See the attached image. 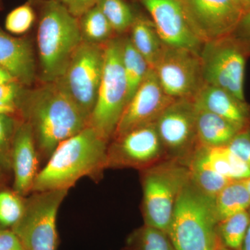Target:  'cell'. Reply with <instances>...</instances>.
<instances>
[{
  "instance_id": "35",
  "label": "cell",
  "mask_w": 250,
  "mask_h": 250,
  "mask_svg": "<svg viewBox=\"0 0 250 250\" xmlns=\"http://www.w3.org/2000/svg\"><path fill=\"white\" fill-rule=\"evenodd\" d=\"M100 0H61L69 12L79 18L88 10L91 9L98 4Z\"/></svg>"
},
{
  "instance_id": "30",
  "label": "cell",
  "mask_w": 250,
  "mask_h": 250,
  "mask_svg": "<svg viewBox=\"0 0 250 250\" xmlns=\"http://www.w3.org/2000/svg\"><path fill=\"white\" fill-rule=\"evenodd\" d=\"M190 172V181L202 192L212 198L232 181L214 171L195 164H187Z\"/></svg>"
},
{
  "instance_id": "25",
  "label": "cell",
  "mask_w": 250,
  "mask_h": 250,
  "mask_svg": "<svg viewBox=\"0 0 250 250\" xmlns=\"http://www.w3.org/2000/svg\"><path fill=\"white\" fill-rule=\"evenodd\" d=\"M250 223V210L240 212L219 222L217 232L222 245L231 250H241Z\"/></svg>"
},
{
  "instance_id": "4",
  "label": "cell",
  "mask_w": 250,
  "mask_h": 250,
  "mask_svg": "<svg viewBox=\"0 0 250 250\" xmlns=\"http://www.w3.org/2000/svg\"><path fill=\"white\" fill-rule=\"evenodd\" d=\"M214 198L202 192L190 179L174 207L168 234L177 250H210L222 245Z\"/></svg>"
},
{
  "instance_id": "44",
  "label": "cell",
  "mask_w": 250,
  "mask_h": 250,
  "mask_svg": "<svg viewBox=\"0 0 250 250\" xmlns=\"http://www.w3.org/2000/svg\"><path fill=\"white\" fill-rule=\"evenodd\" d=\"M4 9V3H3V0H0V11H2Z\"/></svg>"
},
{
  "instance_id": "16",
  "label": "cell",
  "mask_w": 250,
  "mask_h": 250,
  "mask_svg": "<svg viewBox=\"0 0 250 250\" xmlns=\"http://www.w3.org/2000/svg\"><path fill=\"white\" fill-rule=\"evenodd\" d=\"M0 67L24 86H33L38 75L31 39L26 35H12L0 26Z\"/></svg>"
},
{
  "instance_id": "39",
  "label": "cell",
  "mask_w": 250,
  "mask_h": 250,
  "mask_svg": "<svg viewBox=\"0 0 250 250\" xmlns=\"http://www.w3.org/2000/svg\"><path fill=\"white\" fill-rule=\"evenodd\" d=\"M241 250H250V223L242 245Z\"/></svg>"
},
{
  "instance_id": "45",
  "label": "cell",
  "mask_w": 250,
  "mask_h": 250,
  "mask_svg": "<svg viewBox=\"0 0 250 250\" xmlns=\"http://www.w3.org/2000/svg\"><path fill=\"white\" fill-rule=\"evenodd\" d=\"M0 182H3V179H1V176H0Z\"/></svg>"
},
{
  "instance_id": "2",
  "label": "cell",
  "mask_w": 250,
  "mask_h": 250,
  "mask_svg": "<svg viewBox=\"0 0 250 250\" xmlns=\"http://www.w3.org/2000/svg\"><path fill=\"white\" fill-rule=\"evenodd\" d=\"M108 143L89 126L60 143L39 171L31 192L69 190L83 177L98 180L106 169Z\"/></svg>"
},
{
  "instance_id": "18",
  "label": "cell",
  "mask_w": 250,
  "mask_h": 250,
  "mask_svg": "<svg viewBox=\"0 0 250 250\" xmlns=\"http://www.w3.org/2000/svg\"><path fill=\"white\" fill-rule=\"evenodd\" d=\"M192 99L197 107L218 115L239 129L250 127V105L229 92L205 83Z\"/></svg>"
},
{
  "instance_id": "19",
  "label": "cell",
  "mask_w": 250,
  "mask_h": 250,
  "mask_svg": "<svg viewBox=\"0 0 250 250\" xmlns=\"http://www.w3.org/2000/svg\"><path fill=\"white\" fill-rule=\"evenodd\" d=\"M210 169L231 181H243L250 177V167L228 147L199 146L187 164Z\"/></svg>"
},
{
  "instance_id": "22",
  "label": "cell",
  "mask_w": 250,
  "mask_h": 250,
  "mask_svg": "<svg viewBox=\"0 0 250 250\" xmlns=\"http://www.w3.org/2000/svg\"><path fill=\"white\" fill-rule=\"evenodd\" d=\"M215 213L218 222L250 209V194L244 180L232 181L214 198Z\"/></svg>"
},
{
  "instance_id": "38",
  "label": "cell",
  "mask_w": 250,
  "mask_h": 250,
  "mask_svg": "<svg viewBox=\"0 0 250 250\" xmlns=\"http://www.w3.org/2000/svg\"><path fill=\"white\" fill-rule=\"evenodd\" d=\"M243 15L250 10V0H235Z\"/></svg>"
},
{
  "instance_id": "1",
  "label": "cell",
  "mask_w": 250,
  "mask_h": 250,
  "mask_svg": "<svg viewBox=\"0 0 250 250\" xmlns=\"http://www.w3.org/2000/svg\"><path fill=\"white\" fill-rule=\"evenodd\" d=\"M18 115L32 130L41 162L59 145L88 126V120L57 81L27 87Z\"/></svg>"
},
{
  "instance_id": "17",
  "label": "cell",
  "mask_w": 250,
  "mask_h": 250,
  "mask_svg": "<svg viewBox=\"0 0 250 250\" xmlns=\"http://www.w3.org/2000/svg\"><path fill=\"white\" fill-rule=\"evenodd\" d=\"M41 161L31 126L21 119L15 134L12 151L13 188L22 197L32 191Z\"/></svg>"
},
{
  "instance_id": "27",
  "label": "cell",
  "mask_w": 250,
  "mask_h": 250,
  "mask_svg": "<svg viewBox=\"0 0 250 250\" xmlns=\"http://www.w3.org/2000/svg\"><path fill=\"white\" fill-rule=\"evenodd\" d=\"M97 6L118 34L130 31L137 14L126 0H100Z\"/></svg>"
},
{
  "instance_id": "40",
  "label": "cell",
  "mask_w": 250,
  "mask_h": 250,
  "mask_svg": "<svg viewBox=\"0 0 250 250\" xmlns=\"http://www.w3.org/2000/svg\"><path fill=\"white\" fill-rule=\"evenodd\" d=\"M4 113H16V114H18V111L16 108L13 107L0 106V115L4 114Z\"/></svg>"
},
{
  "instance_id": "21",
  "label": "cell",
  "mask_w": 250,
  "mask_h": 250,
  "mask_svg": "<svg viewBox=\"0 0 250 250\" xmlns=\"http://www.w3.org/2000/svg\"><path fill=\"white\" fill-rule=\"evenodd\" d=\"M129 31V38L135 48L146 59L149 66L154 68L165 44L161 40L152 20L137 15Z\"/></svg>"
},
{
  "instance_id": "29",
  "label": "cell",
  "mask_w": 250,
  "mask_h": 250,
  "mask_svg": "<svg viewBox=\"0 0 250 250\" xmlns=\"http://www.w3.org/2000/svg\"><path fill=\"white\" fill-rule=\"evenodd\" d=\"M128 243L133 250H177L167 233L146 225L130 236Z\"/></svg>"
},
{
  "instance_id": "10",
  "label": "cell",
  "mask_w": 250,
  "mask_h": 250,
  "mask_svg": "<svg viewBox=\"0 0 250 250\" xmlns=\"http://www.w3.org/2000/svg\"><path fill=\"white\" fill-rule=\"evenodd\" d=\"M197 106L192 98L174 100L155 122L166 159L184 163L199 147L196 132Z\"/></svg>"
},
{
  "instance_id": "8",
  "label": "cell",
  "mask_w": 250,
  "mask_h": 250,
  "mask_svg": "<svg viewBox=\"0 0 250 250\" xmlns=\"http://www.w3.org/2000/svg\"><path fill=\"white\" fill-rule=\"evenodd\" d=\"M200 56L205 83L227 90L246 101L245 73L250 55L236 37L231 35L205 42Z\"/></svg>"
},
{
  "instance_id": "26",
  "label": "cell",
  "mask_w": 250,
  "mask_h": 250,
  "mask_svg": "<svg viewBox=\"0 0 250 250\" xmlns=\"http://www.w3.org/2000/svg\"><path fill=\"white\" fill-rule=\"evenodd\" d=\"M21 118L16 113L0 115V176L12 172V151L15 134Z\"/></svg>"
},
{
  "instance_id": "32",
  "label": "cell",
  "mask_w": 250,
  "mask_h": 250,
  "mask_svg": "<svg viewBox=\"0 0 250 250\" xmlns=\"http://www.w3.org/2000/svg\"><path fill=\"white\" fill-rule=\"evenodd\" d=\"M27 88L18 82L0 85V106H8L17 110L18 104Z\"/></svg>"
},
{
  "instance_id": "24",
  "label": "cell",
  "mask_w": 250,
  "mask_h": 250,
  "mask_svg": "<svg viewBox=\"0 0 250 250\" xmlns=\"http://www.w3.org/2000/svg\"><path fill=\"white\" fill-rule=\"evenodd\" d=\"M122 61L128 85V103L144 80L150 67L135 48L129 37L123 38Z\"/></svg>"
},
{
  "instance_id": "36",
  "label": "cell",
  "mask_w": 250,
  "mask_h": 250,
  "mask_svg": "<svg viewBox=\"0 0 250 250\" xmlns=\"http://www.w3.org/2000/svg\"><path fill=\"white\" fill-rule=\"evenodd\" d=\"M0 250H24L22 243L12 229H0Z\"/></svg>"
},
{
  "instance_id": "11",
  "label": "cell",
  "mask_w": 250,
  "mask_h": 250,
  "mask_svg": "<svg viewBox=\"0 0 250 250\" xmlns=\"http://www.w3.org/2000/svg\"><path fill=\"white\" fill-rule=\"evenodd\" d=\"M166 95L174 100L193 98L205 84L200 54L165 45L154 67Z\"/></svg>"
},
{
  "instance_id": "6",
  "label": "cell",
  "mask_w": 250,
  "mask_h": 250,
  "mask_svg": "<svg viewBox=\"0 0 250 250\" xmlns=\"http://www.w3.org/2000/svg\"><path fill=\"white\" fill-rule=\"evenodd\" d=\"M123 38L115 37L105 44L104 67L98 98L88 121L108 143L128 103V85L122 61Z\"/></svg>"
},
{
  "instance_id": "37",
  "label": "cell",
  "mask_w": 250,
  "mask_h": 250,
  "mask_svg": "<svg viewBox=\"0 0 250 250\" xmlns=\"http://www.w3.org/2000/svg\"><path fill=\"white\" fill-rule=\"evenodd\" d=\"M14 82H18V81L9 72L0 67V85Z\"/></svg>"
},
{
  "instance_id": "43",
  "label": "cell",
  "mask_w": 250,
  "mask_h": 250,
  "mask_svg": "<svg viewBox=\"0 0 250 250\" xmlns=\"http://www.w3.org/2000/svg\"><path fill=\"white\" fill-rule=\"evenodd\" d=\"M210 250H231L230 249H228V248H225L223 246H220L219 247H217V248H214V249Z\"/></svg>"
},
{
  "instance_id": "3",
  "label": "cell",
  "mask_w": 250,
  "mask_h": 250,
  "mask_svg": "<svg viewBox=\"0 0 250 250\" xmlns=\"http://www.w3.org/2000/svg\"><path fill=\"white\" fill-rule=\"evenodd\" d=\"M41 5L36 45L41 82H56L63 75L82 42L78 18L58 0Z\"/></svg>"
},
{
  "instance_id": "23",
  "label": "cell",
  "mask_w": 250,
  "mask_h": 250,
  "mask_svg": "<svg viewBox=\"0 0 250 250\" xmlns=\"http://www.w3.org/2000/svg\"><path fill=\"white\" fill-rule=\"evenodd\" d=\"M82 42L105 45L116 34L98 6H94L78 18Z\"/></svg>"
},
{
  "instance_id": "28",
  "label": "cell",
  "mask_w": 250,
  "mask_h": 250,
  "mask_svg": "<svg viewBox=\"0 0 250 250\" xmlns=\"http://www.w3.org/2000/svg\"><path fill=\"white\" fill-rule=\"evenodd\" d=\"M26 197L0 182V229H11L19 221L25 208Z\"/></svg>"
},
{
  "instance_id": "12",
  "label": "cell",
  "mask_w": 250,
  "mask_h": 250,
  "mask_svg": "<svg viewBox=\"0 0 250 250\" xmlns=\"http://www.w3.org/2000/svg\"><path fill=\"white\" fill-rule=\"evenodd\" d=\"M165 150L155 123L140 126L114 138L108 143L107 168L143 170L166 159Z\"/></svg>"
},
{
  "instance_id": "15",
  "label": "cell",
  "mask_w": 250,
  "mask_h": 250,
  "mask_svg": "<svg viewBox=\"0 0 250 250\" xmlns=\"http://www.w3.org/2000/svg\"><path fill=\"white\" fill-rule=\"evenodd\" d=\"M174 100L166 95L154 69L150 67L142 83L126 104L113 139L136 128L155 123Z\"/></svg>"
},
{
  "instance_id": "41",
  "label": "cell",
  "mask_w": 250,
  "mask_h": 250,
  "mask_svg": "<svg viewBox=\"0 0 250 250\" xmlns=\"http://www.w3.org/2000/svg\"><path fill=\"white\" fill-rule=\"evenodd\" d=\"M52 1V0H27V1L30 2L32 5L41 4V3L45 2V1ZM61 1V0H58Z\"/></svg>"
},
{
  "instance_id": "33",
  "label": "cell",
  "mask_w": 250,
  "mask_h": 250,
  "mask_svg": "<svg viewBox=\"0 0 250 250\" xmlns=\"http://www.w3.org/2000/svg\"><path fill=\"white\" fill-rule=\"evenodd\" d=\"M228 147L250 167V127L240 131Z\"/></svg>"
},
{
  "instance_id": "5",
  "label": "cell",
  "mask_w": 250,
  "mask_h": 250,
  "mask_svg": "<svg viewBox=\"0 0 250 250\" xmlns=\"http://www.w3.org/2000/svg\"><path fill=\"white\" fill-rule=\"evenodd\" d=\"M141 171L145 225L167 233L179 194L190 179L188 167L166 159Z\"/></svg>"
},
{
  "instance_id": "42",
  "label": "cell",
  "mask_w": 250,
  "mask_h": 250,
  "mask_svg": "<svg viewBox=\"0 0 250 250\" xmlns=\"http://www.w3.org/2000/svg\"><path fill=\"white\" fill-rule=\"evenodd\" d=\"M244 182L245 184H246L247 188H248V191H249L250 194V177L246 179V180H244Z\"/></svg>"
},
{
  "instance_id": "20",
  "label": "cell",
  "mask_w": 250,
  "mask_h": 250,
  "mask_svg": "<svg viewBox=\"0 0 250 250\" xmlns=\"http://www.w3.org/2000/svg\"><path fill=\"white\" fill-rule=\"evenodd\" d=\"M241 131L242 129L227 120L197 106L196 132L199 146L215 147L228 146Z\"/></svg>"
},
{
  "instance_id": "7",
  "label": "cell",
  "mask_w": 250,
  "mask_h": 250,
  "mask_svg": "<svg viewBox=\"0 0 250 250\" xmlns=\"http://www.w3.org/2000/svg\"><path fill=\"white\" fill-rule=\"evenodd\" d=\"M68 190L31 192L26 197L24 213L11 229L24 250H57V214Z\"/></svg>"
},
{
  "instance_id": "31",
  "label": "cell",
  "mask_w": 250,
  "mask_h": 250,
  "mask_svg": "<svg viewBox=\"0 0 250 250\" xmlns=\"http://www.w3.org/2000/svg\"><path fill=\"white\" fill-rule=\"evenodd\" d=\"M36 14L34 5L29 1L14 8L6 15L4 29L16 36H25L36 22Z\"/></svg>"
},
{
  "instance_id": "13",
  "label": "cell",
  "mask_w": 250,
  "mask_h": 250,
  "mask_svg": "<svg viewBox=\"0 0 250 250\" xmlns=\"http://www.w3.org/2000/svg\"><path fill=\"white\" fill-rule=\"evenodd\" d=\"M192 29L205 43L232 35L243 14L235 0H181Z\"/></svg>"
},
{
  "instance_id": "14",
  "label": "cell",
  "mask_w": 250,
  "mask_h": 250,
  "mask_svg": "<svg viewBox=\"0 0 250 250\" xmlns=\"http://www.w3.org/2000/svg\"><path fill=\"white\" fill-rule=\"evenodd\" d=\"M166 45L200 54L204 42L192 29L181 0H141Z\"/></svg>"
},
{
  "instance_id": "9",
  "label": "cell",
  "mask_w": 250,
  "mask_h": 250,
  "mask_svg": "<svg viewBox=\"0 0 250 250\" xmlns=\"http://www.w3.org/2000/svg\"><path fill=\"white\" fill-rule=\"evenodd\" d=\"M105 60V45L82 42L57 82L89 121L98 98Z\"/></svg>"
},
{
  "instance_id": "34",
  "label": "cell",
  "mask_w": 250,
  "mask_h": 250,
  "mask_svg": "<svg viewBox=\"0 0 250 250\" xmlns=\"http://www.w3.org/2000/svg\"><path fill=\"white\" fill-rule=\"evenodd\" d=\"M232 35L241 42L250 56V10L243 15Z\"/></svg>"
}]
</instances>
